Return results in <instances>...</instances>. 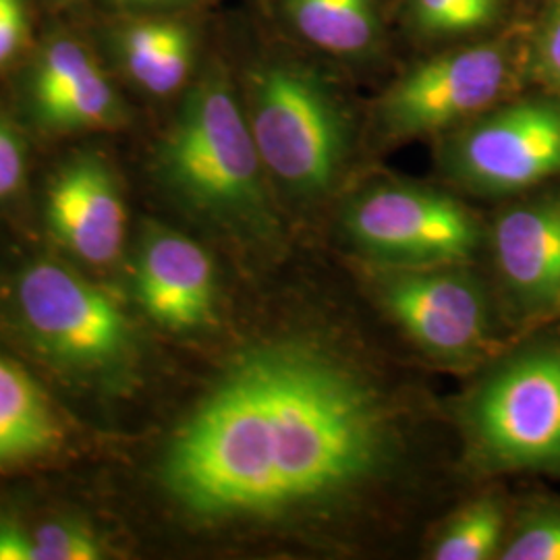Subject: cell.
<instances>
[{"label": "cell", "mask_w": 560, "mask_h": 560, "mask_svg": "<svg viewBox=\"0 0 560 560\" xmlns=\"http://www.w3.org/2000/svg\"><path fill=\"white\" fill-rule=\"evenodd\" d=\"M376 393L312 340L235 361L171 442L162 476L198 517H277L339 499L386 459Z\"/></svg>", "instance_id": "cell-1"}, {"label": "cell", "mask_w": 560, "mask_h": 560, "mask_svg": "<svg viewBox=\"0 0 560 560\" xmlns=\"http://www.w3.org/2000/svg\"><path fill=\"white\" fill-rule=\"evenodd\" d=\"M159 162L171 191L203 217L247 226L268 221L266 168L247 115L221 71L208 73L187 94Z\"/></svg>", "instance_id": "cell-2"}, {"label": "cell", "mask_w": 560, "mask_h": 560, "mask_svg": "<svg viewBox=\"0 0 560 560\" xmlns=\"http://www.w3.org/2000/svg\"><path fill=\"white\" fill-rule=\"evenodd\" d=\"M247 122L266 173L287 191L318 198L339 180L349 120L328 81L305 65H258L249 75Z\"/></svg>", "instance_id": "cell-3"}, {"label": "cell", "mask_w": 560, "mask_h": 560, "mask_svg": "<svg viewBox=\"0 0 560 560\" xmlns=\"http://www.w3.org/2000/svg\"><path fill=\"white\" fill-rule=\"evenodd\" d=\"M23 335L52 365L102 378L133 355V332L119 305L94 282L59 261H32L15 284Z\"/></svg>", "instance_id": "cell-4"}, {"label": "cell", "mask_w": 560, "mask_h": 560, "mask_svg": "<svg viewBox=\"0 0 560 560\" xmlns=\"http://www.w3.org/2000/svg\"><path fill=\"white\" fill-rule=\"evenodd\" d=\"M481 455L509 469H560V347L506 363L469 409Z\"/></svg>", "instance_id": "cell-5"}, {"label": "cell", "mask_w": 560, "mask_h": 560, "mask_svg": "<svg viewBox=\"0 0 560 560\" xmlns=\"http://www.w3.org/2000/svg\"><path fill=\"white\" fill-rule=\"evenodd\" d=\"M345 224L363 252L402 268L455 264L478 245V224L459 201L411 185H381L361 194Z\"/></svg>", "instance_id": "cell-6"}, {"label": "cell", "mask_w": 560, "mask_h": 560, "mask_svg": "<svg viewBox=\"0 0 560 560\" xmlns=\"http://www.w3.org/2000/svg\"><path fill=\"white\" fill-rule=\"evenodd\" d=\"M509 42H478L423 60L381 102V122L395 138L436 133L499 101L513 80Z\"/></svg>", "instance_id": "cell-7"}, {"label": "cell", "mask_w": 560, "mask_h": 560, "mask_svg": "<svg viewBox=\"0 0 560 560\" xmlns=\"http://www.w3.org/2000/svg\"><path fill=\"white\" fill-rule=\"evenodd\" d=\"M451 171L486 194H513L560 173V108L520 102L469 125L448 148Z\"/></svg>", "instance_id": "cell-8"}, {"label": "cell", "mask_w": 560, "mask_h": 560, "mask_svg": "<svg viewBox=\"0 0 560 560\" xmlns=\"http://www.w3.org/2000/svg\"><path fill=\"white\" fill-rule=\"evenodd\" d=\"M382 301L405 335L439 360H469L488 340V303L471 277L405 270L384 282Z\"/></svg>", "instance_id": "cell-9"}, {"label": "cell", "mask_w": 560, "mask_h": 560, "mask_svg": "<svg viewBox=\"0 0 560 560\" xmlns=\"http://www.w3.org/2000/svg\"><path fill=\"white\" fill-rule=\"evenodd\" d=\"M136 295L164 328L196 330L214 320V266L196 241L171 229L143 235L136 261Z\"/></svg>", "instance_id": "cell-10"}, {"label": "cell", "mask_w": 560, "mask_h": 560, "mask_svg": "<svg viewBox=\"0 0 560 560\" xmlns=\"http://www.w3.org/2000/svg\"><path fill=\"white\" fill-rule=\"evenodd\" d=\"M46 221L52 235L88 264H110L122 252L125 201L98 159H78L60 171L48 189Z\"/></svg>", "instance_id": "cell-11"}, {"label": "cell", "mask_w": 560, "mask_h": 560, "mask_svg": "<svg viewBox=\"0 0 560 560\" xmlns=\"http://www.w3.org/2000/svg\"><path fill=\"white\" fill-rule=\"evenodd\" d=\"M502 280L521 307L560 314V201H536L504 212L494 226Z\"/></svg>", "instance_id": "cell-12"}, {"label": "cell", "mask_w": 560, "mask_h": 560, "mask_svg": "<svg viewBox=\"0 0 560 560\" xmlns=\"http://www.w3.org/2000/svg\"><path fill=\"white\" fill-rule=\"evenodd\" d=\"M60 441L59 418L38 382L0 355V467L44 457Z\"/></svg>", "instance_id": "cell-13"}, {"label": "cell", "mask_w": 560, "mask_h": 560, "mask_svg": "<svg viewBox=\"0 0 560 560\" xmlns=\"http://www.w3.org/2000/svg\"><path fill=\"white\" fill-rule=\"evenodd\" d=\"M282 11L301 40L332 57H365L381 40V0H282Z\"/></svg>", "instance_id": "cell-14"}, {"label": "cell", "mask_w": 560, "mask_h": 560, "mask_svg": "<svg viewBox=\"0 0 560 560\" xmlns=\"http://www.w3.org/2000/svg\"><path fill=\"white\" fill-rule=\"evenodd\" d=\"M104 559L101 538L81 523H44L23 527L0 523V560Z\"/></svg>", "instance_id": "cell-15"}, {"label": "cell", "mask_w": 560, "mask_h": 560, "mask_svg": "<svg viewBox=\"0 0 560 560\" xmlns=\"http://www.w3.org/2000/svg\"><path fill=\"white\" fill-rule=\"evenodd\" d=\"M40 119L57 129H85L115 122L119 117V101L110 83L96 67L90 75L60 94L59 98L36 106Z\"/></svg>", "instance_id": "cell-16"}, {"label": "cell", "mask_w": 560, "mask_h": 560, "mask_svg": "<svg viewBox=\"0 0 560 560\" xmlns=\"http://www.w3.org/2000/svg\"><path fill=\"white\" fill-rule=\"evenodd\" d=\"M502 0H411L409 21L413 30L432 40L459 38L490 27Z\"/></svg>", "instance_id": "cell-17"}, {"label": "cell", "mask_w": 560, "mask_h": 560, "mask_svg": "<svg viewBox=\"0 0 560 560\" xmlns=\"http://www.w3.org/2000/svg\"><path fill=\"white\" fill-rule=\"evenodd\" d=\"M502 540V511L490 501L476 502L460 513L434 548L436 560H486Z\"/></svg>", "instance_id": "cell-18"}, {"label": "cell", "mask_w": 560, "mask_h": 560, "mask_svg": "<svg viewBox=\"0 0 560 560\" xmlns=\"http://www.w3.org/2000/svg\"><path fill=\"white\" fill-rule=\"evenodd\" d=\"M96 69L94 60L80 44L60 40L52 44L42 57L34 78L36 106L59 98L60 94L75 88L85 75Z\"/></svg>", "instance_id": "cell-19"}, {"label": "cell", "mask_w": 560, "mask_h": 560, "mask_svg": "<svg viewBox=\"0 0 560 560\" xmlns=\"http://www.w3.org/2000/svg\"><path fill=\"white\" fill-rule=\"evenodd\" d=\"M194 62V38L187 27L175 23L173 34L162 46L161 55L140 81L141 88L156 96H166L179 90L187 80Z\"/></svg>", "instance_id": "cell-20"}, {"label": "cell", "mask_w": 560, "mask_h": 560, "mask_svg": "<svg viewBox=\"0 0 560 560\" xmlns=\"http://www.w3.org/2000/svg\"><path fill=\"white\" fill-rule=\"evenodd\" d=\"M504 560H560V511L534 515L504 546Z\"/></svg>", "instance_id": "cell-21"}, {"label": "cell", "mask_w": 560, "mask_h": 560, "mask_svg": "<svg viewBox=\"0 0 560 560\" xmlns=\"http://www.w3.org/2000/svg\"><path fill=\"white\" fill-rule=\"evenodd\" d=\"M173 21H141L131 25L120 38V52L127 71L140 83L152 62L161 55L162 46L173 34Z\"/></svg>", "instance_id": "cell-22"}, {"label": "cell", "mask_w": 560, "mask_h": 560, "mask_svg": "<svg viewBox=\"0 0 560 560\" xmlns=\"http://www.w3.org/2000/svg\"><path fill=\"white\" fill-rule=\"evenodd\" d=\"M536 57L544 80L560 94V0L552 4V9L541 23Z\"/></svg>", "instance_id": "cell-23"}, {"label": "cell", "mask_w": 560, "mask_h": 560, "mask_svg": "<svg viewBox=\"0 0 560 560\" xmlns=\"http://www.w3.org/2000/svg\"><path fill=\"white\" fill-rule=\"evenodd\" d=\"M25 175L23 145L15 131L0 119V198L15 194Z\"/></svg>", "instance_id": "cell-24"}, {"label": "cell", "mask_w": 560, "mask_h": 560, "mask_svg": "<svg viewBox=\"0 0 560 560\" xmlns=\"http://www.w3.org/2000/svg\"><path fill=\"white\" fill-rule=\"evenodd\" d=\"M25 38V11L21 0H0V65L20 50Z\"/></svg>", "instance_id": "cell-25"}, {"label": "cell", "mask_w": 560, "mask_h": 560, "mask_svg": "<svg viewBox=\"0 0 560 560\" xmlns=\"http://www.w3.org/2000/svg\"><path fill=\"white\" fill-rule=\"evenodd\" d=\"M113 2L125 4V7H161V4L183 2V0H113Z\"/></svg>", "instance_id": "cell-26"}]
</instances>
